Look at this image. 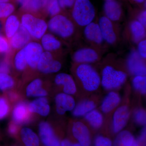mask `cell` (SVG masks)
<instances>
[{
	"instance_id": "6da1fadb",
	"label": "cell",
	"mask_w": 146,
	"mask_h": 146,
	"mask_svg": "<svg viewBox=\"0 0 146 146\" xmlns=\"http://www.w3.org/2000/svg\"><path fill=\"white\" fill-rule=\"evenodd\" d=\"M75 74L83 89L88 92L97 91L101 84V76L91 64H77Z\"/></svg>"
},
{
	"instance_id": "7a4b0ae2",
	"label": "cell",
	"mask_w": 146,
	"mask_h": 146,
	"mask_svg": "<svg viewBox=\"0 0 146 146\" xmlns=\"http://www.w3.org/2000/svg\"><path fill=\"white\" fill-rule=\"evenodd\" d=\"M101 84L106 90L117 89L124 84L127 78L125 71L112 64H107L102 68Z\"/></svg>"
},
{
	"instance_id": "3957f363",
	"label": "cell",
	"mask_w": 146,
	"mask_h": 146,
	"mask_svg": "<svg viewBox=\"0 0 146 146\" xmlns=\"http://www.w3.org/2000/svg\"><path fill=\"white\" fill-rule=\"evenodd\" d=\"M72 15L75 24L84 27L94 21L96 9L90 0H76Z\"/></svg>"
},
{
	"instance_id": "277c9868",
	"label": "cell",
	"mask_w": 146,
	"mask_h": 146,
	"mask_svg": "<svg viewBox=\"0 0 146 146\" xmlns=\"http://www.w3.org/2000/svg\"><path fill=\"white\" fill-rule=\"evenodd\" d=\"M47 24L49 30L62 39H70L76 32L75 24L74 22L62 14L53 16Z\"/></svg>"
},
{
	"instance_id": "5b68a950",
	"label": "cell",
	"mask_w": 146,
	"mask_h": 146,
	"mask_svg": "<svg viewBox=\"0 0 146 146\" xmlns=\"http://www.w3.org/2000/svg\"><path fill=\"white\" fill-rule=\"evenodd\" d=\"M21 24L35 39H40L46 33L48 24L43 19L31 13L24 14L21 17Z\"/></svg>"
},
{
	"instance_id": "8992f818",
	"label": "cell",
	"mask_w": 146,
	"mask_h": 146,
	"mask_svg": "<svg viewBox=\"0 0 146 146\" xmlns=\"http://www.w3.org/2000/svg\"><path fill=\"white\" fill-rule=\"evenodd\" d=\"M98 23L105 43L110 46L116 45L120 38L119 30L117 23L112 22L105 16L101 17Z\"/></svg>"
},
{
	"instance_id": "52a82bcc",
	"label": "cell",
	"mask_w": 146,
	"mask_h": 146,
	"mask_svg": "<svg viewBox=\"0 0 146 146\" xmlns=\"http://www.w3.org/2000/svg\"><path fill=\"white\" fill-rule=\"evenodd\" d=\"M103 50L93 46L84 47L76 50L72 55L74 62L77 64H88L99 61L102 55Z\"/></svg>"
},
{
	"instance_id": "ba28073f",
	"label": "cell",
	"mask_w": 146,
	"mask_h": 146,
	"mask_svg": "<svg viewBox=\"0 0 146 146\" xmlns=\"http://www.w3.org/2000/svg\"><path fill=\"white\" fill-rule=\"evenodd\" d=\"M129 72L134 76H146L145 59L140 56L136 49L131 50L126 60Z\"/></svg>"
},
{
	"instance_id": "9c48e42d",
	"label": "cell",
	"mask_w": 146,
	"mask_h": 146,
	"mask_svg": "<svg viewBox=\"0 0 146 146\" xmlns=\"http://www.w3.org/2000/svg\"><path fill=\"white\" fill-rule=\"evenodd\" d=\"M53 53L44 52L37 64L36 68L44 74H51L58 72L62 67L60 61L55 58Z\"/></svg>"
},
{
	"instance_id": "30bf717a",
	"label": "cell",
	"mask_w": 146,
	"mask_h": 146,
	"mask_svg": "<svg viewBox=\"0 0 146 146\" xmlns=\"http://www.w3.org/2000/svg\"><path fill=\"white\" fill-rule=\"evenodd\" d=\"M84 35L91 46L102 50L105 42L98 23L93 22L84 27Z\"/></svg>"
},
{
	"instance_id": "8fae6325",
	"label": "cell",
	"mask_w": 146,
	"mask_h": 146,
	"mask_svg": "<svg viewBox=\"0 0 146 146\" xmlns=\"http://www.w3.org/2000/svg\"><path fill=\"white\" fill-rule=\"evenodd\" d=\"M129 107L123 105L117 108L112 119V130L115 133H119L125 127L130 117Z\"/></svg>"
},
{
	"instance_id": "7c38bea8",
	"label": "cell",
	"mask_w": 146,
	"mask_h": 146,
	"mask_svg": "<svg viewBox=\"0 0 146 146\" xmlns=\"http://www.w3.org/2000/svg\"><path fill=\"white\" fill-rule=\"evenodd\" d=\"M24 48L27 65L32 68H36L39 59L44 52L42 45L38 42H30Z\"/></svg>"
},
{
	"instance_id": "4fadbf2b",
	"label": "cell",
	"mask_w": 146,
	"mask_h": 146,
	"mask_svg": "<svg viewBox=\"0 0 146 146\" xmlns=\"http://www.w3.org/2000/svg\"><path fill=\"white\" fill-rule=\"evenodd\" d=\"M39 134L42 143L46 146H60V143L49 124L42 122L39 125Z\"/></svg>"
},
{
	"instance_id": "5bb4252c",
	"label": "cell",
	"mask_w": 146,
	"mask_h": 146,
	"mask_svg": "<svg viewBox=\"0 0 146 146\" xmlns=\"http://www.w3.org/2000/svg\"><path fill=\"white\" fill-rule=\"evenodd\" d=\"M72 131L73 136L81 146H90L91 143V134L86 125L80 121L73 124Z\"/></svg>"
},
{
	"instance_id": "9a60e30c",
	"label": "cell",
	"mask_w": 146,
	"mask_h": 146,
	"mask_svg": "<svg viewBox=\"0 0 146 146\" xmlns=\"http://www.w3.org/2000/svg\"><path fill=\"white\" fill-rule=\"evenodd\" d=\"M104 10L106 18L114 23H119L123 17V9L119 2L115 0L106 1Z\"/></svg>"
},
{
	"instance_id": "2e32d148",
	"label": "cell",
	"mask_w": 146,
	"mask_h": 146,
	"mask_svg": "<svg viewBox=\"0 0 146 146\" xmlns=\"http://www.w3.org/2000/svg\"><path fill=\"white\" fill-rule=\"evenodd\" d=\"M56 106L57 113L64 115L66 112L73 110L76 106L75 100L71 95L60 93L55 98Z\"/></svg>"
},
{
	"instance_id": "e0dca14e",
	"label": "cell",
	"mask_w": 146,
	"mask_h": 146,
	"mask_svg": "<svg viewBox=\"0 0 146 146\" xmlns=\"http://www.w3.org/2000/svg\"><path fill=\"white\" fill-rule=\"evenodd\" d=\"M31 38L28 32L21 24L17 31L9 39V44L13 49L20 50L28 44Z\"/></svg>"
},
{
	"instance_id": "ac0fdd59",
	"label": "cell",
	"mask_w": 146,
	"mask_h": 146,
	"mask_svg": "<svg viewBox=\"0 0 146 146\" xmlns=\"http://www.w3.org/2000/svg\"><path fill=\"white\" fill-rule=\"evenodd\" d=\"M54 81L57 85L63 86V91L65 94L72 95L76 92L75 82L72 76L68 74L61 73L58 74L55 78Z\"/></svg>"
},
{
	"instance_id": "d6986e66",
	"label": "cell",
	"mask_w": 146,
	"mask_h": 146,
	"mask_svg": "<svg viewBox=\"0 0 146 146\" xmlns=\"http://www.w3.org/2000/svg\"><path fill=\"white\" fill-rule=\"evenodd\" d=\"M41 39V45L46 51L56 52L62 48V43L53 34L45 33Z\"/></svg>"
},
{
	"instance_id": "ffe728a7",
	"label": "cell",
	"mask_w": 146,
	"mask_h": 146,
	"mask_svg": "<svg viewBox=\"0 0 146 146\" xmlns=\"http://www.w3.org/2000/svg\"><path fill=\"white\" fill-rule=\"evenodd\" d=\"M121 98L119 94L115 91H110L102 102L101 109L104 113L111 112L119 104Z\"/></svg>"
},
{
	"instance_id": "44dd1931",
	"label": "cell",
	"mask_w": 146,
	"mask_h": 146,
	"mask_svg": "<svg viewBox=\"0 0 146 146\" xmlns=\"http://www.w3.org/2000/svg\"><path fill=\"white\" fill-rule=\"evenodd\" d=\"M129 31L131 40L135 44L146 39V27L136 19L130 22Z\"/></svg>"
},
{
	"instance_id": "7402d4cb",
	"label": "cell",
	"mask_w": 146,
	"mask_h": 146,
	"mask_svg": "<svg viewBox=\"0 0 146 146\" xmlns=\"http://www.w3.org/2000/svg\"><path fill=\"white\" fill-rule=\"evenodd\" d=\"M28 108L30 112H35L43 116L48 115L50 111L48 100L44 97H40L31 102Z\"/></svg>"
},
{
	"instance_id": "603a6c76",
	"label": "cell",
	"mask_w": 146,
	"mask_h": 146,
	"mask_svg": "<svg viewBox=\"0 0 146 146\" xmlns=\"http://www.w3.org/2000/svg\"><path fill=\"white\" fill-rule=\"evenodd\" d=\"M96 104L90 100H86L80 102L73 110V115L76 117H81L85 116L88 112L96 109Z\"/></svg>"
},
{
	"instance_id": "cb8c5ba5",
	"label": "cell",
	"mask_w": 146,
	"mask_h": 146,
	"mask_svg": "<svg viewBox=\"0 0 146 146\" xmlns=\"http://www.w3.org/2000/svg\"><path fill=\"white\" fill-rule=\"evenodd\" d=\"M42 82L40 79H36L32 81L26 90L28 97H44L47 95V91L42 88Z\"/></svg>"
},
{
	"instance_id": "d4e9b609",
	"label": "cell",
	"mask_w": 146,
	"mask_h": 146,
	"mask_svg": "<svg viewBox=\"0 0 146 146\" xmlns=\"http://www.w3.org/2000/svg\"><path fill=\"white\" fill-rule=\"evenodd\" d=\"M21 23L18 17L11 15L7 18L5 24V32L7 38L10 39L18 30Z\"/></svg>"
},
{
	"instance_id": "484cf974",
	"label": "cell",
	"mask_w": 146,
	"mask_h": 146,
	"mask_svg": "<svg viewBox=\"0 0 146 146\" xmlns=\"http://www.w3.org/2000/svg\"><path fill=\"white\" fill-rule=\"evenodd\" d=\"M21 138L25 146H39V137L34 131L27 127L23 128L21 132Z\"/></svg>"
},
{
	"instance_id": "4316f807",
	"label": "cell",
	"mask_w": 146,
	"mask_h": 146,
	"mask_svg": "<svg viewBox=\"0 0 146 146\" xmlns=\"http://www.w3.org/2000/svg\"><path fill=\"white\" fill-rule=\"evenodd\" d=\"M28 107L24 103H20L16 105L13 110V117L15 122L21 123L26 121L29 118Z\"/></svg>"
},
{
	"instance_id": "83f0119b",
	"label": "cell",
	"mask_w": 146,
	"mask_h": 146,
	"mask_svg": "<svg viewBox=\"0 0 146 146\" xmlns=\"http://www.w3.org/2000/svg\"><path fill=\"white\" fill-rule=\"evenodd\" d=\"M84 118L90 125L95 129H99L103 123V116L99 111L96 109L88 112L84 116Z\"/></svg>"
},
{
	"instance_id": "f1b7e54d",
	"label": "cell",
	"mask_w": 146,
	"mask_h": 146,
	"mask_svg": "<svg viewBox=\"0 0 146 146\" xmlns=\"http://www.w3.org/2000/svg\"><path fill=\"white\" fill-rule=\"evenodd\" d=\"M135 139L130 131H121L116 136L112 146H131Z\"/></svg>"
},
{
	"instance_id": "f546056e",
	"label": "cell",
	"mask_w": 146,
	"mask_h": 146,
	"mask_svg": "<svg viewBox=\"0 0 146 146\" xmlns=\"http://www.w3.org/2000/svg\"><path fill=\"white\" fill-rule=\"evenodd\" d=\"M14 64L16 69L18 71H23L27 65L25 52L24 48L19 50L14 57Z\"/></svg>"
},
{
	"instance_id": "4dcf8cb0",
	"label": "cell",
	"mask_w": 146,
	"mask_h": 146,
	"mask_svg": "<svg viewBox=\"0 0 146 146\" xmlns=\"http://www.w3.org/2000/svg\"><path fill=\"white\" fill-rule=\"evenodd\" d=\"M132 85L133 88L142 95L146 93V76H134L132 79Z\"/></svg>"
},
{
	"instance_id": "1f68e13d",
	"label": "cell",
	"mask_w": 146,
	"mask_h": 146,
	"mask_svg": "<svg viewBox=\"0 0 146 146\" xmlns=\"http://www.w3.org/2000/svg\"><path fill=\"white\" fill-rule=\"evenodd\" d=\"M49 0H31L28 9L31 13H38L46 10Z\"/></svg>"
},
{
	"instance_id": "d6a6232c",
	"label": "cell",
	"mask_w": 146,
	"mask_h": 146,
	"mask_svg": "<svg viewBox=\"0 0 146 146\" xmlns=\"http://www.w3.org/2000/svg\"><path fill=\"white\" fill-rule=\"evenodd\" d=\"M14 81L13 78L8 74L0 73V90H6L13 86Z\"/></svg>"
},
{
	"instance_id": "836d02e7",
	"label": "cell",
	"mask_w": 146,
	"mask_h": 146,
	"mask_svg": "<svg viewBox=\"0 0 146 146\" xmlns=\"http://www.w3.org/2000/svg\"><path fill=\"white\" fill-rule=\"evenodd\" d=\"M15 10L13 4L9 3H0V19L4 20L11 15Z\"/></svg>"
},
{
	"instance_id": "e575fe53",
	"label": "cell",
	"mask_w": 146,
	"mask_h": 146,
	"mask_svg": "<svg viewBox=\"0 0 146 146\" xmlns=\"http://www.w3.org/2000/svg\"><path fill=\"white\" fill-rule=\"evenodd\" d=\"M60 8L58 0H49L47 5L46 11L52 17L59 14L60 11Z\"/></svg>"
},
{
	"instance_id": "d590c367",
	"label": "cell",
	"mask_w": 146,
	"mask_h": 146,
	"mask_svg": "<svg viewBox=\"0 0 146 146\" xmlns=\"http://www.w3.org/2000/svg\"><path fill=\"white\" fill-rule=\"evenodd\" d=\"M134 118L135 122L138 125H145L146 113L145 110L143 108H140L136 110L134 114Z\"/></svg>"
},
{
	"instance_id": "8d00e7d4",
	"label": "cell",
	"mask_w": 146,
	"mask_h": 146,
	"mask_svg": "<svg viewBox=\"0 0 146 146\" xmlns=\"http://www.w3.org/2000/svg\"><path fill=\"white\" fill-rule=\"evenodd\" d=\"M112 144L110 138L102 135L96 136L94 141L95 146H112Z\"/></svg>"
},
{
	"instance_id": "74e56055",
	"label": "cell",
	"mask_w": 146,
	"mask_h": 146,
	"mask_svg": "<svg viewBox=\"0 0 146 146\" xmlns=\"http://www.w3.org/2000/svg\"><path fill=\"white\" fill-rule=\"evenodd\" d=\"M10 46L7 39L0 35V53H8L10 51Z\"/></svg>"
},
{
	"instance_id": "f35d334b",
	"label": "cell",
	"mask_w": 146,
	"mask_h": 146,
	"mask_svg": "<svg viewBox=\"0 0 146 146\" xmlns=\"http://www.w3.org/2000/svg\"><path fill=\"white\" fill-rule=\"evenodd\" d=\"M9 111V106L6 101L3 98H0V119L5 117Z\"/></svg>"
},
{
	"instance_id": "ab89813d",
	"label": "cell",
	"mask_w": 146,
	"mask_h": 146,
	"mask_svg": "<svg viewBox=\"0 0 146 146\" xmlns=\"http://www.w3.org/2000/svg\"><path fill=\"white\" fill-rule=\"evenodd\" d=\"M137 52L141 57L144 59L146 58V39H145L138 42Z\"/></svg>"
},
{
	"instance_id": "60d3db41",
	"label": "cell",
	"mask_w": 146,
	"mask_h": 146,
	"mask_svg": "<svg viewBox=\"0 0 146 146\" xmlns=\"http://www.w3.org/2000/svg\"><path fill=\"white\" fill-rule=\"evenodd\" d=\"M60 8L66 9L73 7L76 0H58Z\"/></svg>"
},
{
	"instance_id": "b9f144b4",
	"label": "cell",
	"mask_w": 146,
	"mask_h": 146,
	"mask_svg": "<svg viewBox=\"0 0 146 146\" xmlns=\"http://www.w3.org/2000/svg\"><path fill=\"white\" fill-rule=\"evenodd\" d=\"M10 71L8 61L4 60L0 62V73L8 74Z\"/></svg>"
},
{
	"instance_id": "7bdbcfd3",
	"label": "cell",
	"mask_w": 146,
	"mask_h": 146,
	"mask_svg": "<svg viewBox=\"0 0 146 146\" xmlns=\"http://www.w3.org/2000/svg\"><path fill=\"white\" fill-rule=\"evenodd\" d=\"M16 1L23 10L28 11L31 0H16Z\"/></svg>"
},
{
	"instance_id": "ee69618b",
	"label": "cell",
	"mask_w": 146,
	"mask_h": 146,
	"mask_svg": "<svg viewBox=\"0 0 146 146\" xmlns=\"http://www.w3.org/2000/svg\"><path fill=\"white\" fill-rule=\"evenodd\" d=\"M138 22L144 27H146V10L142 11L140 13L138 14L137 19H136Z\"/></svg>"
},
{
	"instance_id": "f6af8a7d",
	"label": "cell",
	"mask_w": 146,
	"mask_h": 146,
	"mask_svg": "<svg viewBox=\"0 0 146 146\" xmlns=\"http://www.w3.org/2000/svg\"><path fill=\"white\" fill-rule=\"evenodd\" d=\"M146 127H144L141 131L140 135L138 139H137L138 141H139L140 143L141 144V145H145V144L146 142Z\"/></svg>"
},
{
	"instance_id": "bcb514c9",
	"label": "cell",
	"mask_w": 146,
	"mask_h": 146,
	"mask_svg": "<svg viewBox=\"0 0 146 146\" xmlns=\"http://www.w3.org/2000/svg\"><path fill=\"white\" fill-rule=\"evenodd\" d=\"M60 146H81L78 143H73L67 139L63 140L60 143Z\"/></svg>"
},
{
	"instance_id": "7dc6e473",
	"label": "cell",
	"mask_w": 146,
	"mask_h": 146,
	"mask_svg": "<svg viewBox=\"0 0 146 146\" xmlns=\"http://www.w3.org/2000/svg\"><path fill=\"white\" fill-rule=\"evenodd\" d=\"M8 131L9 133L11 135H15L18 131L17 126L14 123H11L9 126Z\"/></svg>"
},
{
	"instance_id": "c3c4849f",
	"label": "cell",
	"mask_w": 146,
	"mask_h": 146,
	"mask_svg": "<svg viewBox=\"0 0 146 146\" xmlns=\"http://www.w3.org/2000/svg\"><path fill=\"white\" fill-rule=\"evenodd\" d=\"M131 146H141V145L139 141H138V140L135 139L134 141H133V143H132Z\"/></svg>"
},
{
	"instance_id": "681fc988",
	"label": "cell",
	"mask_w": 146,
	"mask_h": 146,
	"mask_svg": "<svg viewBox=\"0 0 146 146\" xmlns=\"http://www.w3.org/2000/svg\"><path fill=\"white\" fill-rule=\"evenodd\" d=\"M145 0H133L135 3H142L145 1Z\"/></svg>"
},
{
	"instance_id": "f907efd6",
	"label": "cell",
	"mask_w": 146,
	"mask_h": 146,
	"mask_svg": "<svg viewBox=\"0 0 146 146\" xmlns=\"http://www.w3.org/2000/svg\"><path fill=\"white\" fill-rule=\"evenodd\" d=\"M10 0H0V3H8Z\"/></svg>"
},
{
	"instance_id": "816d5d0a",
	"label": "cell",
	"mask_w": 146,
	"mask_h": 146,
	"mask_svg": "<svg viewBox=\"0 0 146 146\" xmlns=\"http://www.w3.org/2000/svg\"><path fill=\"white\" fill-rule=\"evenodd\" d=\"M106 1H111V0H105Z\"/></svg>"
}]
</instances>
